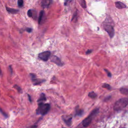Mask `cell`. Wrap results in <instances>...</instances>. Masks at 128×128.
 <instances>
[{
    "label": "cell",
    "instance_id": "20",
    "mask_svg": "<svg viewBox=\"0 0 128 128\" xmlns=\"http://www.w3.org/2000/svg\"><path fill=\"white\" fill-rule=\"evenodd\" d=\"M14 88H15L16 90H17L18 91V92L19 93H21L22 92V89H21V88L20 86H18V85H14Z\"/></svg>",
    "mask_w": 128,
    "mask_h": 128
},
{
    "label": "cell",
    "instance_id": "27",
    "mask_svg": "<svg viewBox=\"0 0 128 128\" xmlns=\"http://www.w3.org/2000/svg\"><path fill=\"white\" fill-rule=\"evenodd\" d=\"M92 52V50H88L87 51V52H86V54L87 55H88V54H91V53Z\"/></svg>",
    "mask_w": 128,
    "mask_h": 128
},
{
    "label": "cell",
    "instance_id": "8",
    "mask_svg": "<svg viewBox=\"0 0 128 128\" xmlns=\"http://www.w3.org/2000/svg\"><path fill=\"white\" fill-rule=\"evenodd\" d=\"M31 79L34 85H39L46 81V80L44 79H37V77L34 78H32Z\"/></svg>",
    "mask_w": 128,
    "mask_h": 128
},
{
    "label": "cell",
    "instance_id": "22",
    "mask_svg": "<svg viewBox=\"0 0 128 128\" xmlns=\"http://www.w3.org/2000/svg\"><path fill=\"white\" fill-rule=\"evenodd\" d=\"M0 112H1V113L5 117V118H7V117H8V115L5 113V112L2 109V108L0 107Z\"/></svg>",
    "mask_w": 128,
    "mask_h": 128
},
{
    "label": "cell",
    "instance_id": "26",
    "mask_svg": "<svg viewBox=\"0 0 128 128\" xmlns=\"http://www.w3.org/2000/svg\"><path fill=\"white\" fill-rule=\"evenodd\" d=\"M37 127H38V126H37V125H32V126H31L29 127H28L27 128H37Z\"/></svg>",
    "mask_w": 128,
    "mask_h": 128
},
{
    "label": "cell",
    "instance_id": "17",
    "mask_svg": "<svg viewBox=\"0 0 128 128\" xmlns=\"http://www.w3.org/2000/svg\"><path fill=\"white\" fill-rule=\"evenodd\" d=\"M79 2L80 3V5H81L84 9H86L87 8L86 3L85 0H79Z\"/></svg>",
    "mask_w": 128,
    "mask_h": 128
},
{
    "label": "cell",
    "instance_id": "14",
    "mask_svg": "<svg viewBox=\"0 0 128 128\" xmlns=\"http://www.w3.org/2000/svg\"><path fill=\"white\" fill-rule=\"evenodd\" d=\"M120 92L123 95H128V89L126 88H122L120 89Z\"/></svg>",
    "mask_w": 128,
    "mask_h": 128
},
{
    "label": "cell",
    "instance_id": "11",
    "mask_svg": "<svg viewBox=\"0 0 128 128\" xmlns=\"http://www.w3.org/2000/svg\"><path fill=\"white\" fill-rule=\"evenodd\" d=\"M115 6L119 9H125L127 8V6L121 2H117L115 3Z\"/></svg>",
    "mask_w": 128,
    "mask_h": 128
},
{
    "label": "cell",
    "instance_id": "4",
    "mask_svg": "<svg viewBox=\"0 0 128 128\" xmlns=\"http://www.w3.org/2000/svg\"><path fill=\"white\" fill-rule=\"evenodd\" d=\"M104 29L107 32L110 38L111 39L113 38L115 35V30L113 27L111 25L104 24Z\"/></svg>",
    "mask_w": 128,
    "mask_h": 128
},
{
    "label": "cell",
    "instance_id": "16",
    "mask_svg": "<svg viewBox=\"0 0 128 128\" xmlns=\"http://www.w3.org/2000/svg\"><path fill=\"white\" fill-rule=\"evenodd\" d=\"M44 15V11H41L40 13V15H39V24L40 25L41 23V22L42 21V19L43 18V16Z\"/></svg>",
    "mask_w": 128,
    "mask_h": 128
},
{
    "label": "cell",
    "instance_id": "29",
    "mask_svg": "<svg viewBox=\"0 0 128 128\" xmlns=\"http://www.w3.org/2000/svg\"><path fill=\"white\" fill-rule=\"evenodd\" d=\"M9 69H10V71L11 72V74H13V69H12V68L11 66H9Z\"/></svg>",
    "mask_w": 128,
    "mask_h": 128
},
{
    "label": "cell",
    "instance_id": "28",
    "mask_svg": "<svg viewBox=\"0 0 128 128\" xmlns=\"http://www.w3.org/2000/svg\"><path fill=\"white\" fill-rule=\"evenodd\" d=\"M77 17V12H76L75 13V14L74 15V16H73V18L72 19V21L74 20V18H76Z\"/></svg>",
    "mask_w": 128,
    "mask_h": 128
},
{
    "label": "cell",
    "instance_id": "31",
    "mask_svg": "<svg viewBox=\"0 0 128 128\" xmlns=\"http://www.w3.org/2000/svg\"><path fill=\"white\" fill-rule=\"evenodd\" d=\"M2 74V70L1 68H0V75H1Z\"/></svg>",
    "mask_w": 128,
    "mask_h": 128
},
{
    "label": "cell",
    "instance_id": "19",
    "mask_svg": "<svg viewBox=\"0 0 128 128\" xmlns=\"http://www.w3.org/2000/svg\"><path fill=\"white\" fill-rule=\"evenodd\" d=\"M102 87L104 88H105L106 89H107L108 90H111L112 89V87L110 85L108 84H106V83L103 85Z\"/></svg>",
    "mask_w": 128,
    "mask_h": 128
},
{
    "label": "cell",
    "instance_id": "21",
    "mask_svg": "<svg viewBox=\"0 0 128 128\" xmlns=\"http://www.w3.org/2000/svg\"><path fill=\"white\" fill-rule=\"evenodd\" d=\"M18 6L20 8H22L24 6V1L23 0H18Z\"/></svg>",
    "mask_w": 128,
    "mask_h": 128
},
{
    "label": "cell",
    "instance_id": "32",
    "mask_svg": "<svg viewBox=\"0 0 128 128\" xmlns=\"http://www.w3.org/2000/svg\"></svg>",
    "mask_w": 128,
    "mask_h": 128
},
{
    "label": "cell",
    "instance_id": "23",
    "mask_svg": "<svg viewBox=\"0 0 128 128\" xmlns=\"http://www.w3.org/2000/svg\"><path fill=\"white\" fill-rule=\"evenodd\" d=\"M104 70H105V71L107 73V74L108 76L109 77L111 78V77H112V74H111V73H110V72L109 70H108L107 69H104Z\"/></svg>",
    "mask_w": 128,
    "mask_h": 128
},
{
    "label": "cell",
    "instance_id": "2",
    "mask_svg": "<svg viewBox=\"0 0 128 128\" xmlns=\"http://www.w3.org/2000/svg\"><path fill=\"white\" fill-rule=\"evenodd\" d=\"M50 108L51 106L49 104H45L43 102H40L39 103L38 108L37 109L36 113L38 115L40 114L44 116L48 113Z\"/></svg>",
    "mask_w": 128,
    "mask_h": 128
},
{
    "label": "cell",
    "instance_id": "9",
    "mask_svg": "<svg viewBox=\"0 0 128 128\" xmlns=\"http://www.w3.org/2000/svg\"><path fill=\"white\" fill-rule=\"evenodd\" d=\"M52 0H43L41 4L42 7L44 8H48L51 5Z\"/></svg>",
    "mask_w": 128,
    "mask_h": 128
},
{
    "label": "cell",
    "instance_id": "25",
    "mask_svg": "<svg viewBox=\"0 0 128 128\" xmlns=\"http://www.w3.org/2000/svg\"><path fill=\"white\" fill-rule=\"evenodd\" d=\"M26 31L27 32H28V33H31L32 31H33V30H32V29H31V28H27V29H26Z\"/></svg>",
    "mask_w": 128,
    "mask_h": 128
},
{
    "label": "cell",
    "instance_id": "12",
    "mask_svg": "<svg viewBox=\"0 0 128 128\" xmlns=\"http://www.w3.org/2000/svg\"><path fill=\"white\" fill-rule=\"evenodd\" d=\"M6 10L7 11L10 13H11L13 14H17L19 12V11L18 10H16V9H12V8H10L8 7H6Z\"/></svg>",
    "mask_w": 128,
    "mask_h": 128
},
{
    "label": "cell",
    "instance_id": "15",
    "mask_svg": "<svg viewBox=\"0 0 128 128\" xmlns=\"http://www.w3.org/2000/svg\"><path fill=\"white\" fill-rule=\"evenodd\" d=\"M36 11L35 10H29L28 11V16L30 18H34V13Z\"/></svg>",
    "mask_w": 128,
    "mask_h": 128
},
{
    "label": "cell",
    "instance_id": "24",
    "mask_svg": "<svg viewBox=\"0 0 128 128\" xmlns=\"http://www.w3.org/2000/svg\"><path fill=\"white\" fill-rule=\"evenodd\" d=\"M73 0H66L65 3H64V5H65V6H68L69 4Z\"/></svg>",
    "mask_w": 128,
    "mask_h": 128
},
{
    "label": "cell",
    "instance_id": "10",
    "mask_svg": "<svg viewBox=\"0 0 128 128\" xmlns=\"http://www.w3.org/2000/svg\"><path fill=\"white\" fill-rule=\"evenodd\" d=\"M83 113H84V111L82 109H80L79 107V106H77V107L76 108L75 117L82 116L83 115Z\"/></svg>",
    "mask_w": 128,
    "mask_h": 128
},
{
    "label": "cell",
    "instance_id": "3",
    "mask_svg": "<svg viewBox=\"0 0 128 128\" xmlns=\"http://www.w3.org/2000/svg\"><path fill=\"white\" fill-rule=\"evenodd\" d=\"M99 111V108H96L95 110H94L87 118L83 121L82 122L83 126L84 127H87L88 126H89L91 124V123L93 118L98 113Z\"/></svg>",
    "mask_w": 128,
    "mask_h": 128
},
{
    "label": "cell",
    "instance_id": "7",
    "mask_svg": "<svg viewBox=\"0 0 128 128\" xmlns=\"http://www.w3.org/2000/svg\"><path fill=\"white\" fill-rule=\"evenodd\" d=\"M62 119L67 126L69 127L71 126L72 121V117L71 115H64L62 116Z\"/></svg>",
    "mask_w": 128,
    "mask_h": 128
},
{
    "label": "cell",
    "instance_id": "13",
    "mask_svg": "<svg viewBox=\"0 0 128 128\" xmlns=\"http://www.w3.org/2000/svg\"><path fill=\"white\" fill-rule=\"evenodd\" d=\"M46 100H47V99L46 97L45 94L44 93H42L40 96V98L38 100V102H39V103L42 102H43V101H46Z\"/></svg>",
    "mask_w": 128,
    "mask_h": 128
},
{
    "label": "cell",
    "instance_id": "1",
    "mask_svg": "<svg viewBox=\"0 0 128 128\" xmlns=\"http://www.w3.org/2000/svg\"><path fill=\"white\" fill-rule=\"evenodd\" d=\"M128 104V99L127 98H123L116 102L114 109L116 111H119L124 109Z\"/></svg>",
    "mask_w": 128,
    "mask_h": 128
},
{
    "label": "cell",
    "instance_id": "6",
    "mask_svg": "<svg viewBox=\"0 0 128 128\" xmlns=\"http://www.w3.org/2000/svg\"><path fill=\"white\" fill-rule=\"evenodd\" d=\"M50 59L51 62L56 64V65L59 66H63L64 65V63L61 61L60 59L56 56L53 55L51 56Z\"/></svg>",
    "mask_w": 128,
    "mask_h": 128
},
{
    "label": "cell",
    "instance_id": "34",
    "mask_svg": "<svg viewBox=\"0 0 128 128\" xmlns=\"http://www.w3.org/2000/svg\"></svg>",
    "mask_w": 128,
    "mask_h": 128
},
{
    "label": "cell",
    "instance_id": "33",
    "mask_svg": "<svg viewBox=\"0 0 128 128\" xmlns=\"http://www.w3.org/2000/svg\"></svg>",
    "mask_w": 128,
    "mask_h": 128
},
{
    "label": "cell",
    "instance_id": "30",
    "mask_svg": "<svg viewBox=\"0 0 128 128\" xmlns=\"http://www.w3.org/2000/svg\"><path fill=\"white\" fill-rule=\"evenodd\" d=\"M28 97H29V101L31 103L32 102V99H31V96L29 95V94H28Z\"/></svg>",
    "mask_w": 128,
    "mask_h": 128
},
{
    "label": "cell",
    "instance_id": "5",
    "mask_svg": "<svg viewBox=\"0 0 128 128\" xmlns=\"http://www.w3.org/2000/svg\"><path fill=\"white\" fill-rule=\"evenodd\" d=\"M51 56V52L50 51H45L40 53L39 58L41 60L44 61H47Z\"/></svg>",
    "mask_w": 128,
    "mask_h": 128
},
{
    "label": "cell",
    "instance_id": "18",
    "mask_svg": "<svg viewBox=\"0 0 128 128\" xmlns=\"http://www.w3.org/2000/svg\"><path fill=\"white\" fill-rule=\"evenodd\" d=\"M88 96L92 99H95L96 97H97V94L94 92H92L89 93Z\"/></svg>",
    "mask_w": 128,
    "mask_h": 128
}]
</instances>
